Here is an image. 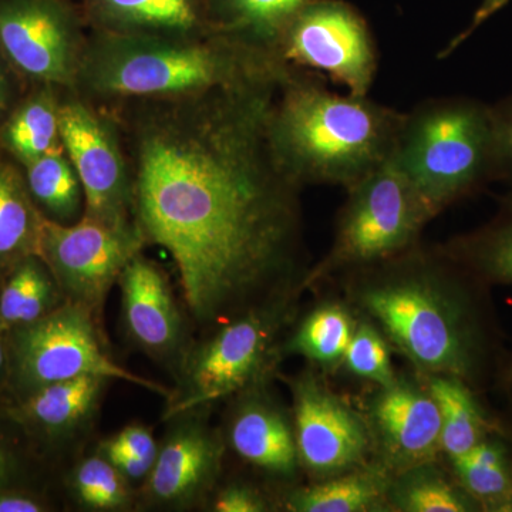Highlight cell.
Here are the masks:
<instances>
[{"label":"cell","mask_w":512,"mask_h":512,"mask_svg":"<svg viewBox=\"0 0 512 512\" xmlns=\"http://www.w3.org/2000/svg\"><path fill=\"white\" fill-rule=\"evenodd\" d=\"M175 419L174 429L158 447L143 493L150 503L181 508L197 503L211 490L220 474L224 444L192 412Z\"/></svg>","instance_id":"15"},{"label":"cell","mask_w":512,"mask_h":512,"mask_svg":"<svg viewBox=\"0 0 512 512\" xmlns=\"http://www.w3.org/2000/svg\"><path fill=\"white\" fill-rule=\"evenodd\" d=\"M493 123L495 180L512 187V93L490 104Z\"/></svg>","instance_id":"34"},{"label":"cell","mask_w":512,"mask_h":512,"mask_svg":"<svg viewBox=\"0 0 512 512\" xmlns=\"http://www.w3.org/2000/svg\"><path fill=\"white\" fill-rule=\"evenodd\" d=\"M107 382L110 379L100 376L76 377L49 384L16 402L2 403L30 444L55 443L90 420Z\"/></svg>","instance_id":"18"},{"label":"cell","mask_w":512,"mask_h":512,"mask_svg":"<svg viewBox=\"0 0 512 512\" xmlns=\"http://www.w3.org/2000/svg\"><path fill=\"white\" fill-rule=\"evenodd\" d=\"M74 497L90 510H124L131 503L128 480L101 454L84 458L69 480Z\"/></svg>","instance_id":"31"},{"label":"cell","mask_w":512,"mask_h":512,"mask_svg":"<svg viewBox=\"0 0 512 512\" xmlns=\"http://www.w3.org/2000/svg\"><path fill=\"white\" fill-rule=\"evenodd\" d=\"M460 269L446 251L433 256L414 247L356 271L355 301L423 375L470 384L483 375L490 346Z\"/></svg>","instance_id":"2"},{"label":"cell","mask_w":512,"mask_h":512,"mask_svg":"<svg viewBox=\"0 0 512 512\" xmlns=\"http://www.w3.org/2000/svg\"><path fill=\"white\" fill-rule=\"evenodd\" d=\"M146 247L134 227L113 228L82 220L59 224L43 215L39 256L52 272L64 301L100 319L110 289Z\"/></svg>","instance_id":"12"},{"label":"cell","mask_w":512,"mask_h":512,"mask_svg":"<svg viewBox=\"0 0 512 512\" xmlns=\"http://www.w3.org/2000/svg\"><path fill=\"white\" fill-rule=\"evenodd\" d=\"M99 323L92 312L64 301L36 322L9 330L2 402H16L49 384L82 376L123 380L167 400L171 389L134 375L111 357L101 338Z\"/></svg>","instance_id":"8"},{"label":"cell","mask_w":512,"mask_h":512,"mask_svg":"<svg viewBox=\"0 0 512 512\" xmlns=\"http://www.w3.org/2000/svg\"><path fill=\"white\" fill-rule=\"evenodd\" d=\"M392 477L382 464H363L322 483L292 491L285 507L292 512L390 511Z\"/></svg>","instance_id":"21"},{"label":"cell","mask_w":512,"mask_h":512,"mask_svg":"<svg viewBox=\"0 0 512 512\" xmlns=\"http://www.w3.org/2000/svg\"><path fill=\"white\" fill-rule=\"evenodd\" d=\"M229 446L242 460L272 476L291 477L299 466L293 424L261 394H249L229 423Z\"/></svg>","instance_id":"19"},{"label":"cell","mask_w":512,"mask_h":512,"mask_svg":"<svg viewBox=\"0 0 512 512\" xmlns=\"http://www.w3.org/2000/svg\"><path fill=\"white\" fill-rule=\"evenodd\" d=\"M6 365H8V343H6L5 330L0 329V394L5 382Z\"/></svg>","instance_id":"41"},{"label":"cell","mask_w":512,"mask_h":512,"mask_svg":"<svg viewBox=\"0 0 512 512\" xmlns=\"http://www.w3.org/2000/svg\"><path fill=\"white\" fill-rule=\"evenodd\" d=\"M286 72L106 107L131 167L134 225L146 245L173 256L185 305L202 330L296 288L302 187L269 137Z\"/></svg>","instance_id":"1"},{"label":"cell","mask_w":512,"mask_h":512,"mask_svg":"<svg viewBox=\"0 0 512 512\" xmlns=\"http://www.w3.org/2000/svg\"><path fill=\"white\" fill-rule=\"evenodd\" d=\"M424 380L440 409L441 450L448 460L466 456L497 430L471 392L470 384L447 375H424Z\"/></svg>","instance_id":"24"},{"label":"cell","mask_w":512,"mask_h":512,"mask_svg":"<svg viewBox=\"0 0 512 512\" xmlns=\"http://www.w3.org/2000/svg\"><path fill=\"white\" fill-rule=\"evenodd\" d=\"M346 191L332 247L303 278L302 288L404 254L417 247L436 217L392 157Z\"/></svg>","instance_id":"7"},{"label":"cell","mask_w":512,"mask_h":512,"mask_svg":"<svg viewBox=\"0 0 512 512\" xmlns=\"http://www.w3.org/2000/svg\"><path fill=\"white\" fill-rule=\"evenodd\" d=\"M450 463L457 483L480 511L512 512V446L497 430Z\"/></svg>","instance_id":"25"},{"label":"cell","mask_w":512,"mask_h":512,"mask_svg":"<svg viewBox=\"0 0 512 512\" xmlns=\"http://www.w3.org/2000/svg\"><path fill=\"white\" fill-rule=\"evenodd\" d=\"M507 3L508 0H483L480 8H478L477 12L474 13V18L471 20L470 25H468L460 35H457L450 43H448L446 49H443V52H441L440 57H447L450 56L451 53L456 52L458 47L463 45L468 37L473 35V33L483 25L485 20L490 19L491 16L498 12V10L503 9Z\"/></svg>","instance_id":"40"},{"label":"cell","mask_w":512,"mask_h":512,"mask_svg":"<svg viewBox=\"0 0 512 512\" xmlns=\"http://www.w3.org/2000/svg\"><path fill=\"white\" fill-rule=\"evenodd\" d=\"M393 161L434 214L495 180L491 107L434 97L404 113Z\"/></svg>","instance_id":"5"},{"label":"cell","mask_w":512,"mask_h":512,"mask_svg":"<svg viewBox=\"0 0 512 512\" xmlns=\"http://www.w3.org/2000/svg\"><path fill=\"white\" fill-rule=\"evenodd\" d=\"M60 94L57 87L39 84L28 92L0 127V151L19 165L63 150L60 136Z\"/></svg>","instance_id":"20"},{"label":"cell","mask_w":512,"mask_h":512,"mask_svg":"<svg viewBox=\"0 0 512 512\" xmlns=\"http://www.w3.org/2000/svg\"><path fill=\"white\" fill-rule=\"evenodd\" d=\"M508 2H510V0H508Z\"/></svg>","instance_id":"43"},{"label":"cell","mask_w":512,"mask_h":512,"mask_svg":"<svg viewBox=\"0 0 512 512\" xmlns=\"http://www.w3.org/2000/svg\"><path fill=\"white\" fill-rule=\"evenodd\" d=\"M288 382L299 464L322 478L366 464L373 446L365 417L316 376L306 373Z\"/></svg>","instance_id":"13"},{"label":"cell","mask_w":512,"mask_h":512,"mask_svg":"<svg viewBox=\"0 0 512 512\" xmlns=\"http://www.w3.org/2000/svg\"><path fill=\"white\" fill-rule=\"evenodd\" d=\"M295 291L252 306L190 346L175 367L177 386L171 389L163 419L198 412L265 382L281 357L278 339L291 318Z\"/></svg>","instance_id":"6"},{"label":"cell","mask_w":512,"mask_h":512,"mask_svg":"<svg viewBox=\"0 0 512 512\" xmlns=\"http://www.w3.org/2000/svg\"><path fill=\"white\" fill-rule=\"evenodd\" d=\"M30 197L47 218L59 224L82 220L84 194L79 175L63 150L20 165Z\"/></svg>","instance_id":"28"},{"label":"cell","mask_w":512,"mask_h":512,"mask_svg":"<svg viewBox=\"0 0 512 512\" xmlns=\"http://www.w3.org/2000/svg\"><path fill=\"white\" fill-rule=\"evenodd\" d=\"M10 423L3 403H0V488H30L26 481L29 478V458L25 448L20 444L25 433L15 429H5ZM28 439V437H26Z\"/></svg>","instance_id":"33"},{"label":"cell","mask_w":512,"mask_h":512,"mask_svg":"<svg viewBox=\"0 0 512 512\" xmlns=\"http://www.w3.org/2000/svg\"><path fill=\"white\" fill-rule=\"evenodd\" d=\"M288 67L218 33L171 39L89 30L74 92L106 107L180 99L279 77Z\"/></svg>","instance_id":"4"},{"label":"cell","mask_w":512,"mask_h":512,"mask_svg":"<svg viewBox=\"0 0 512 512\" xmlns=\"http://www.w3.org/2000/svg\"><path fill=\"white\" fill-rule=\"evenodd\" d=\"M28 90V84L20 79L0 52V127Z\"/></svg>","instance_id":"37"},{"label":"cell","mask_w":512,"mask_h":512,"mask_svg":"<svg viewBox=\"0 0 512 512\" xmlns=\"http://www.w3.org/2000/svg\"><path fill=\"white\" fill-rule=\"evenodd\" d=\"M64 302L52 272L40 256L23 259L0 279V329L36 322Z\"/></svg>","instance_id":"27"},{"label":"cell","mask_w":512,"mask_h":512,"mask_svg":"<svg viewBox=\"0 0 512 512\" xmlns=\"http://www.w3.org/2000/svg\"><path fill=\"white\" fill-rule=\"evenodd\" d=\"M42 222L22 167L0 151V279L23 259L39 256Z\"/></svg>","instance_id":"22"},{"label":"cell","mask_w":512,"mask_h":512,"mask_svg":"<svg viewBox=\"0 0 512 512\" xmlns=\"http://www.w3.org/2000/svg\"><path fill=\"white\" fill-rule=\"evenodd\" d=\"M343 363L350 373L379 387L390 386L397 379L386 338L369 320L357 322Z\"/></svg>","instance_id":"32"},{"label":"cell","mask_w":512,"mask_h":512,"mask_svg":"<svg viewBox=\"0 0 512 512\" xmlns=\"http://www.w3.org/2000/svg\"><path fill=\"white\" fill-rule=\"evenodd\" d=\"M444 251L474 278L512 286V191L493 220L454 239Z\"/></svg>","instance_id":"26"},{"label":"cell","mask_w":512,"mask_h":512,"mask_svg":"<svg viewBox=\"0 0 512 512\" xmlns=\"http://www.w3.org/2000/svg\"><path fill=\"white\" fill-rule=\"evenodd\" d=\"M90 32L197 39L214 35L207 0H82Z\"/></svg>","instance_id":"17"},{"label":"cell","mask_w":512,"mask_h":512,"mask_svg":"<svg viewBox=\"0 0 512 512\" xmlns=\"http://www.w3.org/2000/svg\"><path fill=\"white\" fill-rule=\"evenodd\" d=\"M372 446L392 476L434 463L441 450V414L427 387L399 379L379 387L366 417Z\"/></svg>","instance_id":"14"},{"label":"cell","mask_w":512,"mask_h":512,"mask_svg":"<svg viewBox=\"0 0 512 512\" xmlns=\"http://www.w3.org/2000/svg\"><path fill=\"white\" fill-rule=\"evenodd\" d=\"M503 383L508 389L512 390V356L508 360L507 366L504 367Z\"/></svg>","instance_id":"42"},{"label":"cell","mask_w":512,"mask_h":512,"mask_svg":"<svg viewBox=\"0 0 512 512\" xmlns=\"http://www.w3.org/2000/svg\"><path fill=\"white\" fill-rule=\"evenodd\" d=\"M47 507L32 488H0V512H43Z\"/></svg>","instance_id":"39"},{"label":"cell","mask_w":512,"mask_h":512,"mask_svg":"<svg viewBox=\"0 0 512 512\" xmlns=\"http://www.w3.org/2000/svg\"><path fill=\"white\" fill-rule=\"evenodd\" d=\"M127 335L147 355L177 367L187 352L180 306L163 269L138 254L119 278Z\"/></svg>","instance_id":"16"},{"label":"cell","mask_w":512,"mask_h":512,"mask_svg":"<svg viewBox=\"0 0 512 512\" xmlns=\"http://www.w3.org/2000/svg\"><path fill=\"white\" fill-rule=\"evenodd\" d=\"M357 320L340 303H325L302 320L282 352L306 357L316 365L332 369L345 359Z\"/></svg>","instance_id":"30"},{"label":"cell","mask_w":512,"mask_h":512,"mask_svg":"<svg viewBox=\"0 0 512 512\" xmlns=\"http://www.w3.org/2000/svg\"><path fill=\"white\" fill-rule=\"evenodd\" d=\"M101 446L116 448L124 453L133 456L156 460L158 446L154 440L153 431L140 424H131L124 427L119 433L114 434L109 440L104 441Z\"/></svg>","instance_id":"36"},{"label":"cell","mask_w":512,"mask_h":512,"mask_svg":"<svg viewBox=\"0 0 512 512\" xmlns=\"http://www.w3.org/2000/svg\"><path fill=\"white\" fill-rule=\"evenodd\" d=\"M311 2L313 0H207V8L215 33L275 59V46L282 30Z\"/></svg>","instance_id":"23"},{"label":"cell","mask_w":512,"mask_h":512,"mask_svg":"<svg viewBox=\"0 0 512 512\" xmlns=\"http://www.w3.org/2000/svg\"><path fill=\"white\" fill-rule=\"evenodd\" d=\"M86 29L73 0H0V52L29 87L74 92Z\"/></svg>","instance_id":"11"},{"label":"cell","mask_w":512,"mask_h":512,"mask_svg":"<svg viewBox=\"0 0 512 512\" xmlns=\"http://www.w3.org/2000/svg\"><path fill=\"white\" fill-rule=\"evenodd\" d=\"M99 454L106 457L128 481L143 480V478L146 480L154 464L153 460L133 456V454L106 446H100Z\"/></svg>","instance_id":"38"},{"label":"cell","mask_w":512,"mask_h":512,"mask_svg":"<svg viewBox=\"0 0 512 512\" xmlns=\"http://www.w3.org/2000/svg\"><path fill=\"white\" fill-rule=\"evenodd\" d=\"M404 113L369 96L330 92L322 74L289 66L279 84L269 137L296 184L345 190L393 156Z\"/></svg>","instance_id":"3"},{"label":"cell","mask_w":512,"mask_h":512,"mask_svg":"<svg viewBox=\"0 0 512 512\" xmlns=\"http://www.w3.org/2000/svg\"><path fill=\"white\" fill-rule=\"evenodd\" d=\"M212 507L217 512H264L268 511V501L254 487L232 484L215 495Z\"/></svg>","instance_id":"35"},{"label":"cell","mask_w":512,"mask_h":512,"mask_svg":"<svg viewBox=\"0 0 512 512\" xmlns=\"http://www.w3.org/2000/svg\"><path fill=\"white\" fill-rule=\"evenodd\" d=\"M390 511L473 512L476 501L434 463L421 464L394 474L389 488Z\"/></svg>","instance_id":"29"},{"label":"cell","mask_w":512,"mask_h":512,"mask_svg":"<svg viewBox=\"0 0 512 512\" xmlns=\"http://www.w3.org/2000/svg\"><path fill=\"white\" fill-rule=\"evenodd\" d=\"M275 59L285 66L326 74L353 96H367L379 53L362 13L345 0H313L282 30Z\"/></svg>","instance_id":"10"},{"label":"cell","mask_w":512,"mask_h":512,"mask_svg":"<svg viewBox=\"0 0 512 512\" xmlns=\"http://www.w3.org/2000/svg\"><path fill=\"white\" fill-rule=\"evenodd\" d=\"M59 117L64 153L83 188V217L107 227H134L133 177L119 123L111 111L62 90Z\"/></svg>","instance_id":"9"}]
</instances>
